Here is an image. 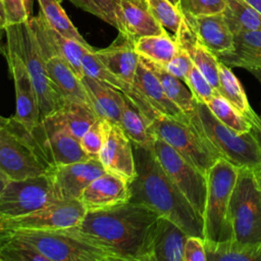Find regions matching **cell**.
<instances>
[{
  "label": "cell",
  "mask_w": 261,
  "mask_h": 261,
  "mask_svg": "<svg viewBox=\"0 0 261 261\" xmlns=\"http://www.w3.org/2000/svg\"><path fill=\"white\" fill-rule=\"evenodd\" d=\"M159 217L146 205L129 201L108 209L87 211L82 222L73 227L111 249L121 261H152Z\"/></svg>",
  "instance_id": "6da1fadb"
},
{
  "label": "cell",
  "mask_w": 261,
  "mask_h": 261,
  "mask_svg": "<svg viewBox=\"0 0 261 261\" xmlns=\"http://www.w3.org/2000/svg\"><path fill=\"white\" fill-rule=\"evenodd\" d=\"M133 147L137 175L129 184V201L146 205L189 236L203 238V218L166 174L152 148Z\"/></svg>",
  "instance_id": "7a4b0ae2"
},
{
  "label": "cell",
  "mask_w": 261,
  "mask_h": 261,
  "mask_svg": "<svg viewBox=\"0 0 261 261\" xmlns=\"http://www.w3.org/2000/svg\"><path fill=\"white\" fill-rule=\"evenodd\" d=\"M0 242L30 248L46 261H121L111 249L73 226L54 230H0Z\"/></svg>",
  "instance_id": "3957f363"
},
{
  "label": "cell",
  "mask_w": 261,
  "mask_h": 261,
  "mask_svg": "<svg viewBox=\"0 0 261 261\" xmlns=\"http://www.w3.org/2000/svg\"><path fill=\"white\" fill-rule=\"evenodd\" d=\"M53 166L40 143L13 116L0 130V170L10 180L49 174Z\"/></svg>",
  "instance_id": "277c9868"
},
{
  "label": "cell",
  "mask_w": 261,
  "mask_h": 261,
  "mask_svg": "<svg viewBox=\"0 0 261 261\" xmlns=\"http://www.w3.org/2000/svg\"><path fill=\"white\" fill-rule=\"evenodd\" d=\"M194 125L220 156L237 167L261 165V150L253 132L240 134L219 121L205 103L197 102L190 116Z\"/></svg>",
  "instance_id": "5b68a950"
},
{
  "label": "cell",
  "mask_w": 261,
  "mask_h": 261,
  "mask_svg": "<svg viewBox=\"0 0 261 261\" xmlns=\"http://www.w3.org/2000/svg\"><path fill=\"white\" fill-rule=\"evenodd\" d=\"M6 44L22 58L34 84L40 111V121L61 108L65 101L50 80L37 38L29 23L10 24L4 29Z\"/></svg>",
  "instance_id": "8992f818"
},
{
  "label": "cell",
  "mask_w": 261,
  "mask_h": 261,
  "mask_svg": "<svg viewBox=\"0 0 261 261\" xmlns=\"http://www.w3.org/2000/svg\"><path fill=\"white\" fill-rule=\"evenodd\" d=\"M238 169L239 167L220 157L206 172L207 191L202 215L204 240L222 242L232 238L228 207Z\"/></svg>",
  "instance_id": "52a82bcc"
},
{
  "label": "cell",
  "mask_w": 261,
  "mask_h": 261,
  "mask_svg": "<svg viewBox=\"0 0 261 261\" xmlns=\"http://www.w3.org/2000/svg\"><path fill=\"white\" fill-rule=\"evenodd\" d=\"M148 124L154 137L164 141L205 174L221 157L190 117L177 119L157 112Z\"/></svg>",
  "instance_id": "ba28073f"
},
{
  "label": "cell",
  "mask_w": 261,
  "mask_h": 261,
  "mask_svg": "<svg viewBox=\"0 0 261 261\" xmlns=\"http://www.w3.org/2000/svg\"><path fill=\"white\" fill-rule=\"evenodd\" d=\"M228 220L233 240L261 243V189L252 168L239 167L230 195Z\"/></svg>",
  "instance_id": "9c48e42d"
},
{
  "label": "cell",
  "mask_w": 261,
  "mask_h": 261,
  "mask_svg": "<svg viewBox=\"0 0 261 261\" xmlns=\"http://www.w3.org/2000/svg\"><path fill=\"white\" fill-rule=\"evenodd\" d=\"M152 150L166 174L202 217L207 191L206 174L159 138L155 137Z\"/></svg>",
  "instance_id": "30bf717a"
},
{
  "label": "cell",
  "mask_w": 261,
  "mask_h": 261,
  "mask_svg": "<svg viewBox=\"0 0 261 261\" xmlns=\"http://www.w3.org/2000/svg\"><path fill=\"white\" fill-rule=\"evenodd\" d=\"M87 213L79 199L56 200L32 212L3 219L0 230H54L75 226Z\"/></svg>",
  "instance_id": "8fae6325"
},
{
  "label": "cell",
  "mask_w": 261,
  "mask_h": 261,
  "mask_svg": "<svg viewBox=\"0 0 261 261\" xmlns=\"http://www.w3.org/2000/svg\"><path fill=\"white\" fill-rule=\"evenodd\" d=\"M56 200L50 174L10 180L0 192V221L32 212Z\"/></svg>",
  "instance_id": "7c38bea8"
},
{
  "label": "cell",
  "mask_w": 261,
  "mask_h": 261,
  "mask_svg": "<svg viewBox=\"0 0 261 261\" xmlns=\"http://www.w3.org/2000/svg\"><path fill=\"white\" fill-rule=\"evenodd\" d=\"M102 125L104 140L98 158L106 172L130 184L137 175L133 143L118 123L102 118Z\"/></svg>",
  "instance_id": "4fadbf2b"
},
{
  "label": "cell",
  "mask_w": 261,
  "mask_h": 261,
  "mask_svg": "<svg viewBox=\"0 0 261 261\" xmlns=\"http://www.w3.org/2000/svg\"><path fill=\"white\" fill-rule=\"evenodd\" d=\"M4 54L15 89L16 110L13 117L29 130H33L40 122V111L37 93L24 61L19 54L6 44Z\"/></svg>",
  "instance_id": "5bb4252c"
},
{
  "label": "cell",
  "mask_w": 261,
  "mask_h": 261,
  "mask_svg": "<svg viewBox=\"0 0 261 261\" xmlns=\"http://www.w3.org/2000/svg\"><path fill=\"white\" fill-rule=\"evenodd\" d=\"M105 171L99 158L56 166L49 173L58 200L79 199L84 190Z\"/></svg>",
  "instance_id": "9a60e30c"
},
{
  "label": "cell",
  "mask_w": 261,
  "mask_h": 261,
  "mask_svg": "<svg viewBox=\"0 0 261 261\" xmlns=\"http://www.w3.org/2000/svg\"><path fill=\"white\" fill-rule=\"evenodd\" d=\"M29 23L37 38L40 49L44 52H50L60 56L77 76L82 79L84 76L82 66L83 56L88 50H93L94 48H88L53 30L41 11L37 16H31Z\"/></svg>",
  "instance_id": "2e32d148"
},
{
  "label": "cell",
  "mask_w": 261,
  "mask_h": 261,
  "mask_svg": "<svg viewBox=\"0 0 261 261\" xmlns=\"http://www.w3.org/2000/svg\"><path fill=\"white\" fill-rule=\"evenodd\" d=\"M32 132L53 168L91 158L83 150L80 141L65 129L40 121Z\"/></svg>",
  "instance_id": "e0dca14e"
},
{
  "label": "cell",
  "mask_w": 261,
  "mask_h": 261,
  "mask_svg": "<svg viewBox=\"0 0 261 261\" xmlns=\"http://www.w3.org/2000/svg\"><path fill=\"white\" fill-rule=\"evenodd\" d=\"M129 182L110 172H104L95 178L80 197L87 211L108 209L129 202Z\"/></svg>",
  "instance_id": "ac0fdd59"
},
{
  "label": "cell",
  "mask_w": 261,
  "mask_h": 261,
  "mask_svg": "<svg viewBox=\"0 0 261 261\" xmlns=\"http://www.w3.org/2000/svg\"><path fill=\"white\" fill-rule=\"evenodd\" d=\"M182 16L197 39L217 57L233 49V34L222 13L203 16L182 13Z\"/></svg>",
  "instance_id": "d6986e66"
},
{
  "label": "cell",
  "mask_w": 261,
  "mask_h": 261,
  "mask_svg": "<svg viewBox=\"0 0 261 261\" xmlns=\"http://www.w3.org/2000/svg\"><path fill=\"white\" fill-rule=\"evenodd\" d=\"M120 30L118 33L136 42L145 36L159 35L166 30L156 20L145 0H119Z\"/></svg>",
  "instance_id": "ffe728a7"
},
{
  "label": "cell",
  "mask_w": 261,
  "mask_h": 261,
  "mask_svg": "<svg viewBox=\"0 0 261 261\" xmlns=\"http://www.w3.org/2000/svg\"><path fill=\"white\" fill-rule=\"evenodd\" d=\"M48 75L56 91L65 102L85 104L91 107L89 97L81 77L58 55L42 51ZM92 108V107H91Z\"/></svg>",
  "instance_id": "44dd1931"
},
{
  "label": "cell",
  "mask_w": 261,
  "mask_h": 261,
  "mask_svg": "<svg viewBox=\"0 0 261 261\" xmlns=\"http://www.w3.org/2000/svg\"><path fill=\"white\" fill-rule=\"evenodd\" d=\"M99 60L117 77L134 86L140 56L135 51V42L120 35L108 47L94 50Z\"/></svg>",
  "instance_id": "7402d4cb"
},
{
  "label": "cell",
  "mask_w": 261,
  "mask_h": 261,
  "mask_svg": "<svg viewBox=\"0 0 261 261\" xmlns=\"http://www.w3.org/2000/svg\"><path fill=\"white\" fill-rule=\"evenodd\" d=\"M178 47L185 49L194 65L206 77L210 85L218 92L219 89V59L207 47H205L196 37L190 25L182 16V21L178 32L174 36ZM219 93V92H218Z\"/></svg>",
  "instance_id": "603a6c76"
},
{
  "label": "cell",
  "mask_w": 261,
  "mask_h": 261,
  "mask_svg": "<svg viewBox=\"0 0 261 261\" xmlns=\"http://www.w3.org/2000/svg\"><path fill=\"white\" fill-rule=\"evenodd\" d=\"M134 86L149 105L157 112L177 119L189 117L167 97L156 74L141 58L136 70Z\"/></svg>",
  "instance_id": "cb8c5ba5"
},
{
  "label": "cell",
  "mask_w": 261,
  "mask_h": 261,
  "mask_svg": "<svg viewBox=\"0 0 261 261\" xmlns=\"http://www.w3.org/2000/svg\"><path fill=\"white\" fill-rule=\"evenodd\" d=\"M81 80L89 97L91 107L97 116L119 124L125 98L124 94L87 75H84Z\"/></svg>",
  "instance_id": "d4e9b609"
},
{
  "label": "cell",
  "mask_w": 261,
  "mask_h": 261,
  "mask_svg": "<svg viewBox=\"0 0 261 261\" xmlns=\"http://www.w3.org/2000/svg\"><path fill=\"white\" fill-rule=\"evenodd\" d=\"M188 233L164 216L157 222L153 241L152 261H184Z\"/></svg>",
  "instance_id": "484cf974"
},
{
  "label": "cell",
  "mask_w": 261,
  "mask_h": 261,
  "mask_svg": "<svg viewBox=\"0 0 261 261\" xmlns=\"http://www.w3.org/2000/svg\"><path fill=\"white\" fill-rule=\"evenodd\" d=\"M98 118L99 117L90 106L73 102H65L61 108L41 121L53 127L65 129L80 141L84 134Z\"/></svg>",
  "instance_id": "4316f807"
},
{
  "label": "cell",
  "mask_w": 261,
  "mask_h": 261,
  "mask_svg": "<svg viewBox=\"0 0 261 261\" xmlns=\"http://www.w3.org/2000/svg\"><path fill=\"white\" fill-rule=\"evenodd\" d=\"M95 49L88 50L82 60V66H83V72L84 75H87L89 77H92L94 80H97L99 82H102L118 91H120L122 94L125 95V97L132 101L142 113H145L149 108V103L143 98V96L139 93V91L136 89L135 86H132L129 84H126L119 77H117L115 74H113L96 56Z\"/></svg>",
  "instance_id": "83f0119b"
},
{
  "label": "cell",
  "mask_w": 261,
  "mask_h": 261,
  "mask_svg": "<svg viewBox=\"0 0 261 261\" xmlns=\"http://www.w3.org/2000/svg\"><path fill=\"white\" fill-rule=\"evenodd\" d=\"M233 49L219 56V61L246 70L261 67V32H240L233 34Z\"/></svg>",
  "instance_id": "f1b7e54d"
},
{
  "label": "cell",
  "mask_w": 261,
  "mask_h": 261,
  "mask_svg": "<svg viewBox=\"0 0 261 261\" xmlns=\"http://www.w3.org/2000/svg\"><path fill=\"white\" fill-rule=\"evenodd\" d=\"M219 89L222 95L251 124L252 130L260 126V116L251 107L247 94L231 68L221 61L219 62Z\"/></svg>",
  "instance_id": "f546056e"
},
{
  "label": "cell",
  "mask_w": 261,
  "mask_h": 261,
  "mask_svg": "<svg viewBox=\"0 0 261 261\" xmlns=\"http://www.w3.org/2000/svg\"><path fill=\"white\" fill-rule=\"evenodd\" d=\"M207 261H261V243L204 240Z\"/></svg>",
  "instance_id": "4dcf8cb0"
},
{
  "label": "cell",
  "mask_w": 261,
  "mask_h": 261,
  "mask_svg": "<svg viewBox=\"0 0 261 261\" xmlns=\"http://www.w3.org/2000/svg\"><path fill=\"white\" fill-rule=\"evenodd\" d=\"M140 58L156 74L167 97L182 111V113L190 117L195 112L197 101L187 85L181 80L169 73L163 65L152 62L141 56Z\"/></svg>",
  "instance_id": "1f68e13d"
},
{
  "label": "cell",
  "mask_w": 261,
  "mask_h": 261,
  "mask_svg": "<svg viewBox=\"0 0 261 261\" xmlns=\"http://www.w3.org/2000/svg\"><path fill=\"white\" fill-rule=\"evenodd\" d=\"M119 125L134 145L152 148L155 137L149 129L148 121L139 108L126 97L124 98Z\"/></svg>",
  "instance_id": "d6a6232c"
},
{
  "label": "cell",
  "mask_w": 261,
  "mask_h": 261,
  "mask_svg": "<svg viewBox=\"0 0 261 261\" xmlns=\"http://www.w3.org/2000/svg\"><path fill=\"white\" fill-rule=\"evenodd\" d=\"M178 45L167 32L159 35L145 36L135 42V51L139 56L152 62L165 65L176 54Z\"/></svg>",
  "instance_id": "836d02e7"
},
{
  "label": "cell",
  "mask_w": 261,
  "mask_h": 261,
  "mask_svg": "<svg viewBox=\"0 0 261 261\" xmlns=\"http://www.w3.org/2000/svg\"><path fill=\"white\" fill-rule=\"evenodd\" d=\"M222 12L232 34L240 32H261V13L244 0H225Z\"/></svg>",
  "instance_id": "e575fe53"
},
{
  "label": "cell",
  "mask_w": 261,
  "mask_h": 261,
  "mask_svg": "<svg viewBox=\"0 0 261 261\" xmlns=\"http://www.w3.org/2000/svg\"><path fill=\"white\" fill-rule=\"evenodd\" d=\"M40 11L48 24L64 37L72 39L88 48H93L73 25L61 6L60 0H38Z\"/></svg>",
  "instance_id": "d590c367"
},
{
  "label": "cell",
  "mask_w": 261,
  "mask_h": 261,
  "mask_svg": "<svg viewBox=\"0 0 261 261\" xmlns=\"http://www.w3.org/2000/svg\"><path fill=\"white\" fill-rule=\"evenodd\" d=\"M205 104L219 121L231 129L240 134L252 132V124L218 92Z\"/></svg>",
  "instance_id": "8d00e7d4"
},
{
  "label": "cell",
  "mask_w": 261,
  "mask_h": 261,
  "mask_svg": "<svg viewBox=\"0 0 261 261\" xmlns=\"http://www.w3.org/2000/svg\"><path fill=\"white\" fill-rule=\"evenodd\" d=\"M156 20L175 36L182 21L180 8L173 6L168 0H145Z\"/></svg>",
  "instance_id": "74e56055"
},
{
  "label": "cell",
  "mask_w": 261,
  "mask_h": 261,
  "mask_svg": "<svg viewBox=\"0 0 261 261\" xmlns=\"http://www.w3.org/2000/svg\"><path fill=\"white\" fill-rule=\"evenodd\" d=\"M31 18L24 0H0V30L7 25L28 21Z\"/></svg>",
  "instance_id": "f35d334b"
},
{
  "label": "cell",
  "mask_w": 261,
  "mask_h": 261,
  "mask_svg": "<svg viewBox=\"0 0 261 261\" xmlns=\"http://www.w3.org/2000/svg\"><path fill=\"white\" fill-rule=\"evenodd\" d=\"M185 84L197 102L207 103L217 92L195 65L187 75Z\"/></svg>",
  "instance_id": "ab89813d"
},
{
  "label": "cell",
  "mask_w": 261,
  "mask_h": 261,
  "mask_svg": "<svg viewBox=\"0 0 261 261\" xmlns=\"http://www.w3.org/2000/svg\"><path fill=\"white\" fill-rule=\"evenodd\" d=\"M179 8L182 13L192 16H203L222 13L226 8L225 0H180Z\"/></svg>",
  "instance_id": "60d3db41"
},
{
  "label": "cell",
  "mask_w": 261,
  "mask_h": 261,
  "mask_svg": "<svg viewBox=\"0 0 261 261\" xmlns=\"http://www.w3.org/2000/svg\"><path fill=\"white\" fill-rule=\"evenodd\" d=\"M104 140L102 118H98L81 138L80 143L83 150L91 158H98Z\"/></svg>",
  "instance_id": "b9f144b4"
},
{
  "label": "cell",
  "mask_w": 261,
  "mask_h": 261,
  "mask_svg": "<svg viewBox=\"0 0 261 261\" xmlns=\"http://www.w3.org/2000/svg\"><path fill=\"white\" fill-rule=\"evenodd\" d=\"M163 66L169 73H171L172 75L176 76L185 83V80L189 74L190 70L192 69V67L194 66V63L189 53L185 49L178 47L176 54L172 57L170 61H168Z\"/></svg>",
  "instance_id": "7bdbcfd3"
},
{
  "label": "cell",
  "mask_w": 261,
  "mask_h": 261,
  "mask_svg": "<svg viewBox=\"0 0 261 261\" xmlns=\"http://www.w3.org/2000/svg\"><path fill=\"white\" fill-rule=\"evenodd\" d=\"M98 8L101 19L120 30V6L119 0H92Z\"/></svg>",
  "instance_id": "ee69618b"
},
{
  "label": "cell",
  "mask_w": 261,
  "mask_h": 261,
  "mask_svg": "<svg viewBox=\"0 0 261 261\" xmlns=\"http://www.w3.org/2000/svg\"><path fill=\"white\" fill-rule=\"evenodd\" d=\"M184 261H207L203 238L188 236L184 249Z\"/></svg>",
  "instance_id": "f6af8a7d"
},
{
  "label": "cell",
  "mask_w": 261,
  "mask_h": 261,
  "mask_svg": "<svg viewBox=\"0 0 261 261\" xmlns=\"http://www.w3.org/2000/svg\"><path fill=\"white\" fill-rule=\"evenodd\" d=\"M68 1H70L76 7L82 8L83 10L101 18V14H100L98 8L96 7V5L92 2V0H68Z\"/></svg>",
  "instance_id": "bcb514c9"
},
{
  "label": "cell",
  "mask_w": 261,
  "mask_h": 261,
  "mask_svg": "<svg viewBox=\"0 0 261 261\" xmlns=\"http://www.w3.org/2000/svg\"><path fill=\"white\" fill-rule=\"evenodd\" d=\"M252 170H253V173H254V175H255L256 181H257L259 188L261 189V165H258V166H256V167H253Z\"/></svg>",
  "instance_id": "7dc6e473"
},
{
  "label": "cell",
  "mask_w": 261,
  "mask_h": 261,
  "mask_svg": "<svg viewBox=\"0 0 261 261\" xmlns=\"http://www.w3.org/2000/svg\"><path fill=\"white\" fill-rule=\"evenodd\" d=\"M244 1L261 13V0H244Z\"/></svg>",
  "instance_id": "c3c4849f"
},
{
  "label": "cell",
  "mask_w": 261,
  "mask_h": 261,
  "mask_svg": "<svg viewBox=\"0 0 261 261\" xmlns=\"http://www.w3.org/2000/svg\"><path fill=\"white\" fill-rule=\"evenodd\" d=\"M259 116H260V126L258 128H256V129H253L252 132H253V134H254V136H255V138H256V140L258 142L259 148L261 150V114Z\"/></svg>",
  "instance_id": "681fc988"
},
{
  "label": "cell",
  "mask_w": 261,
  "mask_h": 261,
  "mask_svg": "<svg viewBox=\"0 0 261 261\" xmlns=\"http://www.w3.org/2000/svg\"><path fill=\"white\" fill-rule=\"evenodd\" d=\"M10 181V179L0 170V192L5 188V186Z\"/></svg>",
  "instance_id": "f907efd6"
},
{
  "label": "cell",
  "mask_w": 261,
  "mask_h": 261,
  "mask_svg": "<svg viewBox=\"0 0 261 261\" xmlns=\"http://www.w3.org/2000/svg\"><path fill=\"white\" fill-rule=\"evenodd\" d=\"M250 73H252L253 76L256 77V80L260 83L261 85V67H258V68H252V69H249L248 70Z\"/></svg>",
  "instance_id": "816d5d0a"
},
{
  "label": "cell",
  "mask_w": 261,
  "mask_h": 261,
  "mask_svg": "<svg viewBox=\"0 0 261 261\" xmlns=\"http://www.w3.org/2000/svg\"><path fill=\"white\" fill-rule=\"evenodd\" d=\"M24 1H25V6H27V9H28V12H29V13H30V15L32 16L34 0H24Z\"/></svg>",
  "instance_id": "f5cc1de1"
},
{
  "label": "cell",
  "mask_w": 261,
  "mask_h": 261,
  "mask_svg": "<svg viewBox=\"0 0 261 261\" xmlns=\"http://www.w3.org/2000/svg\"><path fill=\"white\" fill-rule=\"evenodd\" d=\"M8 121H9V117H4L0 115V130L8 123Z\"/></svg>",
  "instance_id": "db71d44e"
},
{
  "label": "cell",
  "mask_w": 261,
  "mask_h": 261,
  "mask_svg": "<svg viewBox=\"0 0 261 261\" xmlns=\"http://www.w3.org/2000/svg\"><path fill=\"white\" fill-rule=\"evenodd\" d=\"M168 1H169L173 6L179 8V1H180V0H168Z\"/></svg>",
  "instance_id": "11a10c76"
},
{
  "label": "cell",
  "mask_w": 261,
  "mask_h": 261,
  "mask_svg": "<svg viewBox=\"0 0 261 261\" xmlns=\"http://www.w3.org/2000/svg\"><path fill=\"white\" fill-rule=\"evenodd\" d=\"M1 31V30H0ZM4 50H5V47L3 46L2 42H1V37H0V53H4Z\"/></svg>",
  "instance_id": "9f6ffc18"
}]
</instances>
